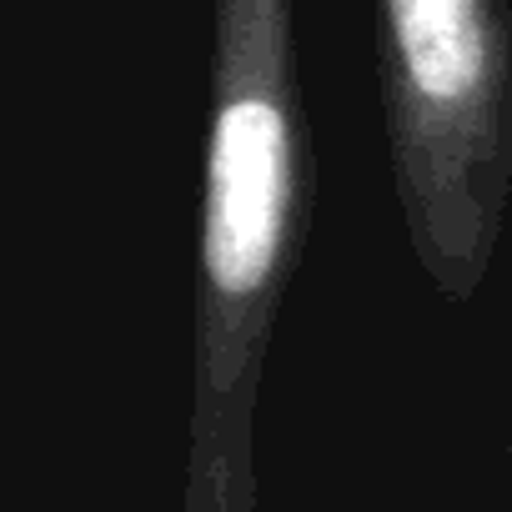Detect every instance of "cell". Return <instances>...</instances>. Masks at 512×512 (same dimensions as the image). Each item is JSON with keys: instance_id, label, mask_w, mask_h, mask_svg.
Listing matches in <instances>:
<instances>
[{"instance_id": "obj_1", "label": "cell", "mask_w": 512, "mask_h": 512, "mask_svg": "<svg viewBox=\"0 0 512 512\" xmlns=\"http://www.w3.org/2000/svg\"><path fill=\"white\" fill-rule=\"evenodd\" d=\"M307 226L292 0H216L181 512L256 507V402Z\"/></svg>"}, {"instance_id": "obj_2", "label": "cell", "mask_w": 512, "mask_h": 512, "mask_svg": "<svg viewBox=\"0 0 512 512\" xmlns=\"http://www.w3.org/2000/svg\"><path fill=\"white\" fill-rule=\"evenodd\" d=\"M382 116L417 267L447 307H472L512 191L502 0H382Z\"/></svg>"}]
</instances>
